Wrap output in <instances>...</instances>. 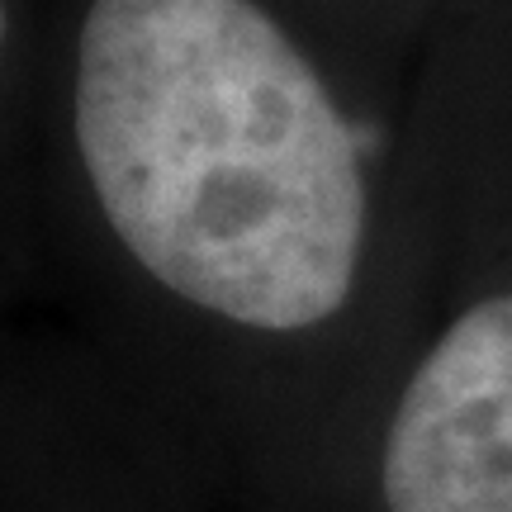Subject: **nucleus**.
<instances>
[{
	"label": "nucleus",
	"mask_w": 512,
	"mask_h": 512,
	"mask_svg": "<svg viewBox=\"0 0 512 512\" xmlns=\"http://www.w3.org/2000/svg\"><path fill=\"white\" fill-rule=\"evenodd\" d=\"M76 147L119 242L181 299L266 332L347 304L356 133L252 0H95Z\"/></svg>",
	"instance_id": "1"
},
{
	"label": "nucleus",
	"mask_w": 512,
	"mask_h": 512,
	"mask_svg": "<svg viewBox=\"0 0 512 512\" xmlns=\"http://www.w3.org/2000/svg\"><path fill=\"white\" fill-rule=\"evenodd\" d=\"M389 512H512V294L460 313L384 441Z\"/></svg>",
	"instance_id": "2"
},
{
	"label": "nucleus",
	"mask_w": 512,
	"mask_h": 512,
	"mask_svg": "<svg viewBox=\"0 0 512 512\" xmlns=\"http://www.w3.org/2000/svg\"><path fill=\"white\" fill-rule=\"evenodd\" d=\"M0 43H5V0H0Z\"/></svg>",
	"instance_id": "3"
}]
</instances>
